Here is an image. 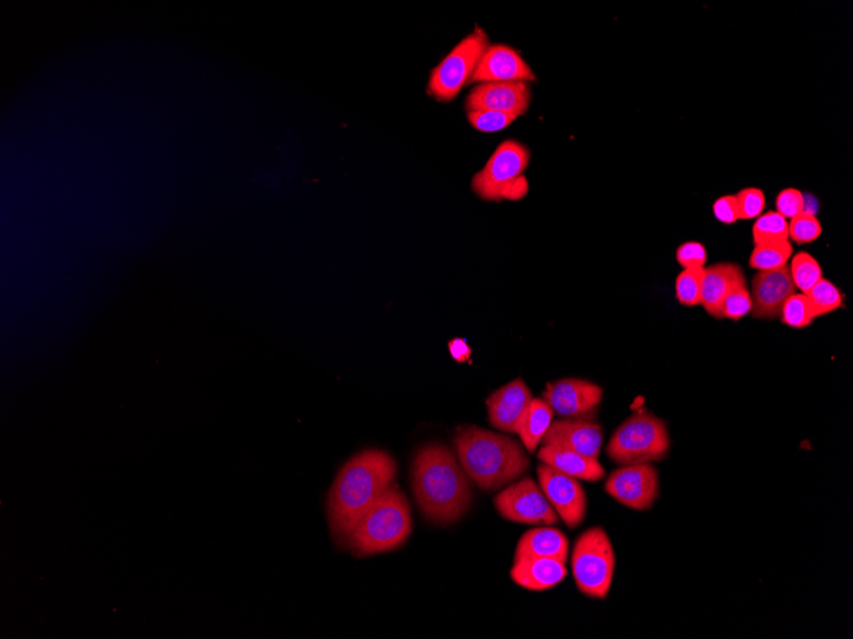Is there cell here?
Segmentation results:
<instances>
[{
  "label": "cell",
  "instance_id": "1",
  "mask_svg": "<svg viewBox=\"0 0 853 639\" xmlns=\"http://www.w3.org/2000/svg\"><path fill=\"white\" fill-rule=\"evenodd\" d=\"M396 461L388 452L367 450L345 463L328 499V519L339 545L348 544L354 529L392 485Z\"/></svg>",
  "mask_w": 853,
  "mask_h": 639
},
{
  "label": "cell",
  "instance_id": "2",
  "mask_svg": "<svg viewBox=\"0 0 853 639\" xmlns=\"http://www.w3.org/2000/svg\"><path fill=\"white\" fill-rule=\"evenodd\" d=\"M411 474L415 501L429 522L449 526L470 511V477L448 447L423 446L414 455Z\"/></svg>",
  "mask_w": 853,
  "mask_h": 639
},
{
  "label": "cell",
  "instance_id": "3",
  "mask_svg": "<svg viewBox=\"0 0 853 639\" xmlns=\"http://www.w3.org/2000/svg\"><path fill=\"white\" fill-rule=\"evenodd\" d=\"M454 445L464 473L485 492L502 489L531 468L530 458L517 440L478 426L459 429Z\"/></svg>",
  "mask_w": 853,
  "mask_h": 639
},
{
  "label": "cell",
  "instance_id": "4",
  "mask_svg": "<svg viewBox=\"0 0 853 639\" xmlns=\"http://www.w3.org/2000/svg\"><path fill=\"white\" fill-rule=\"evenodd\" d=\"M412 526L410 501L394 484L359 521L346 545L354 557L391 552L406 542Z\"/></svg>",
  "mask_w": 853,
  "mask_h": 639
},
{
  "label": "cell",
  "instance_id": "5",
  "mask_svg": "<svg viewBox=\"0 0 853 639\" xmlns=\"http://www.w3.org/2000/svg\"><path fill=\"white\" fill-rule=\"evenodd\" d=\"M670 451L666 424L647 411H639L618 426L607 454L621 466L662 461Z\"/></svg>",
  "mask_w": 853,
  "mask_h": 639
},
{
  "label": "cell",
  "instance_id": "6",
  "mask_svg": "<svg viewBox=\"0 0 853 639\" xmlns=\"http://www.w3.org/2000/svg\"><path fill=\"white\" fill-rule=\"evenodd\" d=\"M531 152L517 141H505L496 149L483 169L474 175L475 194L486 201L519 200L528 190L523 177Z\"/></svg>",
  "mask_w": 853,
  "mask_h": 639
},
{
  "label": "cell",
  "instance_id": "7",
  "mask_svg": "<svg viewBox=\"0 0 853 639\" xmlns=\"http://www.w3.org/2000/svg\"><path fill=\"white\" fill-rule=\"evenodd\" d=\"M616 557L613 543L601 528L581 534L571 555L573 580L588 597L606 599L613 585Z\"/></svg>",
  "mask_w": 853,
  "mask_h": 639
},
{
  "label": "cell",
  "instance_id": "8",
  "mask_svg": "<svg viewBox=\"0 0 853 639\" xmlns=\"http://www.w3.org/2000/svg\"><path fill=\"white\" fill-rule=\"evenodd\" d=\"M489 47L485 29L477 27L435 68L429 78L427 93L439 102H451L472 82L479 60Z\"/></svg>",
  "mask_w": 853,
  "mask_h": 639
},
{
  "label": "cell",
  "instance_id": "9",
  "mask_svg": "<svg viewBox=\"0 0 853 639\" xmlns=\"http://www.w3.org/2000/svg\"><path fill=\"white\" fill-rule=\"evenodd\" d=\"M495 507L505 520L523 524H555L558 514L541 486L525 477L495 497Z\"/></svg>",
  "mask_w": 853,
  "mask_h": 639
},
{
  "label": "cell",
  "instance_id": "10",
  "mask_svg": "<svg viewBox=\"0 0 853 639\" xmlns=\"http://www.w3.org/2000/svg\"><path fill=\"white\" fill-rule=\"evenodd\" d=\"M605 489L621 505L647 511L660 496L659 471L651 463L623 466L609 475Z\"/></svg>",
  "mask_w": 853,
  "mask_h": 639
},
{
  "label": "cell",
  "instance_id": "11",
  "mask_svg": "<svg viewBox=\"0 0 853 639\" xmlns=\"http://www.w3.org/2000/svg\"><path fill=\"white\" fill-rule=\"evenodd\" d=\"M537 471L541 489L556 513L566 526L579 528L587 514V496L578 478L562 474L546 463H541Z\"/></svg>",
  "mask_w": 853,
  "mask_h": 639
},
{
  "label": "cell",
  "instance_id": "12",
  "mask_svg": "<svg viewBox=\"0 0 853 639\" xmlns=\"http://www.w3.org/2000/svg\"><path fill=\"white\" fill-rule=\"evenodd\" d=\"M603 399V390L585 379L566 378L547 384L543 392L554 413L569 418H591Z\"/></svg>",
  "mask_w": 853,
  "mask_h": 639
},
{
  "label": "cell",
  "instance_id": "13",
  "mask_svg": "<svg viewBox=\"0 0 853 639\" xmlns=\"http://www.w3.org/2000/svg\"><path fill=\"white\" fill-rule=\"evenodd\" d=\"M751 311L754 318L772 321L781 317V311L792 295L796 294L789 264L779 270L758 271L753 279Z\"/></svg>",
  "mask_w": 853,
  "mask_h": 639
},
{
  "label": "cell",
  "instance_id": "14",
  "mask_svg": "<svg viewBox=\"0 0 853 639\" xmlns=\"http://www.w3.org/2000/svg\"><path fill=\"white\" fill-rule=\"evenodd\" d=\"M531 86L528 82L479 83L466 98V109L495 110L522 117L530 108Z\"/></svg>",
  "mask_w": 853,
  "mask_h": 639
},
{
  "label": "cell",
  "instance_id": "15",
  "mask_svg": "<svg viewBox=\"0 0 853 639\" xmlns=\"http://www.w3.org/2000/svg\"><path fill=\"white\" fill-rule=\"evenodd\" d=\"M532 401V391L522 378L498 388L487 400L490 425L510 435H518Z\"/></svg>",
  "mask_w": 853,
  "mask_h": 639
},
{
  "label": "cell",
  "instance_id": "16",
  "mask_svg": "<svg viewBox=\"0 0 853 639\" xmlns=\"http://www.w3.org/2000/svg\"><path fill=\"white\" fill-rule=\"evenodd\" d=\"M543 446L565 448L587 458L599 460L603 443V431L599 424L587 418H562L550 424Z\"/></svg>",
  "mask_w": 853,
  "mask_h": 639
},
{
  "label": "cell",
  "instance_id": "17",
  "mask_svg": "<svg viewBox=\"0 0 853 639\" xmlns=\"http://www.w3.org/2000/svg\"><path fill=\"white\" fill-rule=\"evenodd\" d=\"M535 74L516 49L506 45H489L482 56L472 82H533Z\"/></svg>",
  "mask_w": 853,
  "mask_h": 639
},
{
  "label": "cell",
  "instance_id": "18",
  "mask_svg": "<svg viewBox=\"0 0 853 639\" xmlns=\"http://www.w3.org/2000/svg\"><path fill=\"white\" fill-rule=\"evenodd\" d=\"M511 578L520 588L531 591L554 589L568 576L565 563L549 558H517Z\"/></svg>",
  "mask_w": 853,
  "mask_h": 639
},
{
  "label": "cell",
  "instance_id": "19",
  "mask_svg": "<svg viewBox=\"0 0 853 639\" xmlns=\"http://www.w3.org/2000/svg\"><path fill=\"white\" fill-rule=\"evenodd\" d=\"M538 460L562 474L578 478V481L595 483L602 481L606 475V470L599 460L565 450V448L543 446L538 452Z\"/></svg>",
  "mask_w": 853,
  "mask_h": 639
},
{
  "label": "cell",
  "instance_id": "20",
  "mask_svg": "<svg viewBox=\"0 0 853 639\" xmlns=\"http://www.w3.org/2000/svg\"><path fill=\"white\" fill-rule=\"evenodd\" d=\"M743 276L744 271L736 263H716L704 268L700 306H703L709 316L721 319L724 298Z\"/></svg>",
  "mask_w": 853,
  "mask_h": 639
},
{
  "label": "cell",
  "instance_id": "21",
  "mask_svg": "<svg viewBox=\"0 0 853 639\" xmlns=\"http://www.w3.org/2000/svg\"><path fill=\"white\" fill-rule=\"evenodd\" d=\"M549 558L566 565L569 558V540L562 531L554 528L534 529L519 540L517 558Z\"/></svg>",
  "mask_w": 853,
  "mask_h": 639
},
{
  "label": "cell",
  "instance_id": "22",
  "mask_svg": "<svg viewBox=\"0 0 853 639\" xmlns=\"http://www.w3.org/2000/svg\"><path fill=\"white\" fill-rule=\"evenodd\" d=\"M554 414L553 407L545 400L533 399L524 422L518 431L526 451L531 453L537 451L543 437L546 436L550 424H553Z\"/></svg>",
  "mask_w": 853,
  "mask_h": 639
},
{
  "label": "cell",
  "instance_id": "23",
  "mask_svg": "<svg viewBox=\"0 0 853 639\" xmlns=\"http://www.w3.org/2000/svg\"><path fill=\"white\" fill-rule=\"evenodd\" d=\"M792 255H794V248H792L790 240L767 242V245L755 246L749 265L758 271L779 270L787 264Z\"/></svg>",
  "mask_w": 853,
  "mask_h": 639
},
{
  "label": "cell",
  "instance_id": "24",
  "mask_svg": "<svg viewBox=\"0 0 853 639\" xmlns=\"http://www.w3.org/2000/svg\"><path fill=\"white\" fill-rule=\"evenodd\" d=\"M754 245L781 242L789 240V222L777 211H768L760 215L753 226Z\"/></svg>",
  "mask_w": 853,
  "mask_h": 639
},
{
  "label": "cell",
  "instance_id": "25",
  "mask_svg": "<svg viewBox=\"0 0 853 639\" xmlns=\"http://www.w3.org/2000/svg\"><path fill=\"white\" fill-rule=\"evenodd\" d=\"M815 318H819L843 307V295L833 283L822 277L806 294Z\"/></svg>",
  "mask_w": 853,
  "mask_h": 639
},
{
  "label": "cell",
  "instance_id": "26",
  "mask_svg": "<svg viewBox=\"0 0 853 639\" xmlns=\"http://www.w3.org/2000/svg\"><path fill=\"white\" fill-rule=\"evenodd\" d=\"M790 273L796 291L806 294L822 279V270L815 258L806 252H798L792 257Z\"/></svg>",
  "mask_w": 853,
  "mask_h": 639
},
{
  "label": "cell",
  "instance_id": "27",
  "mask_svg": "<svg viewBox=\"0 0 853 639\" xmlns=\"http://www.w3.org/2000/svg\"><path fill=\"white\" fill-rule=\"evenodd\" d=\"M751 293L747 287L746 279L743 276L738 279L734 286L731 287L726 298H724L721 319H731V321H738L751 311Z\"/></svg>",
  "mask_w": 853,
  "mask_h": 639
},
{
  "label": "cell",
  "instance_id": "28",
  "mask_svg": "<svg viewBox=\"0 0 853 639\" xmlns=\"http://www.w3.org/2000/svg\"><path fill=\"white\" fill-rule=\"evenodd\" d=\"M704 269L684 270L676 279V298L686 307L700 306Z\"/></svg>",
  "mask_w": 853,
  "mask_h": 639
},
{
  "label": "cell",
  "instance_id": "29",
  "mask_svg": "<svg viewBox=\"0 0 853 639\" xmlns=\"http://www.w3.org/2000/svg\"><path fill=\"white\" fill-rule=\"evenodd\" d=\"M782 322L792 327V329H805L810 326L815 319L809 300L805 294H794L784 303L781 311Z\"/></svg>",
  "mask_w": 853,
  "mask_h": 639
},
{
  "label": "cell",
  "instance_id": "30",
  "mask_svg": "<svg viewBox=\"0 0 853 639\" xmlns=\"http://www.w3.org/2000/svg\"><path fill=\"white\" fill-rule=\"evenodd\" d=\"M518 119L512 114L495 110H470L467 120L474 129L483 133H495L502 131Z\"/></svg>",
  "mask_w": 853,
  "mask_h": 639
},
{
  "label": "cell",
  "instance_id": "31",
  "mask_svg": "<svg viewBox=\"0 0 853 639\" xmlns=\"http://www.w3.org/2000/svg\"><path fill=\"white\" fill-rule=\"evenodd\" d=\"M822 233V227L814 213L803 212L798 216L791 218L789 223V239L797 245H807L818 240Z\"/></svg>",
  "mask_w": 853,
  "mask_h": 639
},
{
  "label": "cell",
  "instance_id": "32",
  "mask_svg": "<svg viewBox=\"0 0 853 639\" xmlns=\"http://www.w3.org/2000/svg\"><path fill=\"white\" fill-rule=\"evenodd\" d=\"M739 218L753 220L762 215L766 209V196L759 188H745L736 194Z\"/></svg>",
  "mask_w": 853,
  "mask_h": 639
},
{
  "label": "cell",
  "instance_id": "33",
  "mask_svg": "<svg viewBox=\"0 0 853 639\" xmlns=\"http://www.w3.org/2000/svg\"><path fill=\"white\" fill-rule=\"evenodd\" d=\"M775 209L784 218H794L805 212V196L796 188L783 189L777 197Z\"/></svg>",
  "mask_w": 853,
  "mask_h": 639
},
{
  "label": "cell",
  "instance_id": "34",
  "mask_svg": "<svg viewBox=\"0 0 853 639\" xmlns=\"http://www.w3.org/2000/svg\"><path fill=\"white\" fill-rule=\"evenodd\" d=\"M676 260L684 270L704 269L708 260L707 249L698 241L684 242L677 249Z\"/></svg>",
  "mask_w": 853,
  "mask_h": 639
},
{
  "label": "cell",
  "instance_id": "35",
  "mask_svg": "<svg viewBox=\"0 0 853 639\" xmlns=\"http://www.w3.org/2000/svg\"><path fill=\"white\" fill-rule=\"evenodd\" d=\"M714 216L723 224H735L739 218V210L736 196L720 197L713 204Z\"/></svg>",
  "mask_w": 853,
  "mask_h": 639
},
{
  "label": "cell",
  "instance_id": "36",
  "mask_svg": "<svg viewBox=\"0 0 853 639\" xmlns=\"http://www.w3.org/2000/svg\"><path fill=\"white\" fill-rule=\"evenodd\" d=\"M449 347L451 355L454 356L455 360L463 363L466 359H470L471 348L465 344L464 340H452Z\"/></svg>",
  "mask_w": 853,
  "mask_h": 639
}]
</instances>
